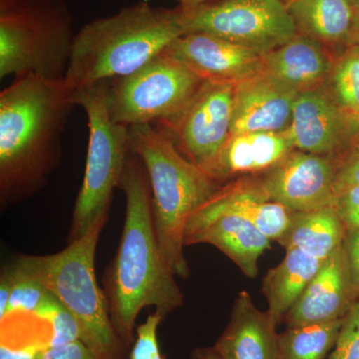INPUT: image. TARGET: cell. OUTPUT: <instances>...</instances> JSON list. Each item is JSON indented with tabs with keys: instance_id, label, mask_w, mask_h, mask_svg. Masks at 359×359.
<instances>
[{
	"instance_id": "21",
	"label": "cell",
	"mask_w": 359,
	"mask_h": 359,
	"mask_svg": "<svg viewBox=\"0 0 359 359\" xmlns=\"http://www.w3.org/2000/svg\"><path fill=\"white\" fill-rule=\"evenodd\" d=\"M287 6L299 34L325 47L353 39L358 13L346 0H294Z\"/></svg>"
},
{
	"instance_id": "32",
	"label": "cell",
	"mask_w": 359,
	"mask_h": 359,
	"mask_svg": "<svg viewBox=\"0 0 359 359\" xmlns=\"http://www.w3.org/2000/svg\"><path fill=\"white\" fill-rule=\"evenodd\" d=\"M344 248L348 259L356 297L359 301V230L346 231Z\"/></svg>"
},
{
	"instance_id": "20",
	"label": "cell",
	"mask_w": 359,
	"mask_h": 359,
	"mask_svg": "<svg viewBox=\"0 0 359 359\" xmlns=\"http://www.w3.org/2000/svg\"><path fill=\"white\" fill-rule=\"evenodd\" d=\"M323 261L299 250H287L282 262L264 276L262 292L266 313L278 327L320 269Z\"/></svg>"
},
{
	"instance_id": "27",
	"label": "cell",
	"mask_w": 359,
	"mask_h": 359,
	"mask_svg": "<svg viewBox=\"0 0 359 359\" xmlns=\"http://www.w3.org/2000/svg\"><path fill=\"white\" fill-rule=\"evenodd\" d=\"M327 359H359V301L344 318L337 344Z\"/></svg>"
},
{
	"instance_id": "28",
	"label": "cell",
	"mask_w": 359,
	"mask_h": 359,
	"mask_svg": "<svg viewBox=\"0 0 359 359\" xmlns=\"http://www.w3.org/2000/svg\"><path fill=\"white\" fill-rule=\"evenodd\" d=\"M163 320L164 318L155 311L137 328L130 359H163L157 337L158 327Z\"/></svg>"
},
{
	"instance_id": "30",
	"label": "cell",
	"mask_w": 359,
	"mask_h": 359,
	"mask_svg": "<svg viewBox=\"0 0 359 359\" xmlns=\"http://www.w3.org/2000/svg\"><path fill=\"white\" fill-rule=\"evenodd\" d=\"M36 359H98L81 340L48 346L37 353Z\"/></svg>"
},
{
	"instance_id": "9",
	"label": "cell",
	"mask_w": 359,
	"mask_h": 359,
	"mask_svg": "<svg viewBox=\"0 0 359 359\" xmlns=\"http://www.w3.org/2000/svg\"><path fill=\"white\" fill-rule=\"evenodd\" d=\"M181 22L184 33H205L261 55L299 34L283 0H219L182 8Z\"/></svg>"
},
{
	"instance_id": "16",
	"label": "cell",
	"mask_w": 359,
	"mask_h": 359,
	"mask_svg": "<svg viewBox=\"0 0 359 359\" xmlns=\"http://www.w3.org/2000/svg\"><path fill=\"white\" fill-rule=\"evenodd\" d=\"M297 95L263 71L238 82L233 93L231 135L287 131Z\"/></svg>"
},
{
	"instance_id": "17",
	"label": "cell",
	"mask_w": 359,
	"mask_h": 359,
	"mask_svg": "<svg viewBox=\"0 0 359 359\" xmlns=\"http://www.w3.org/2000/svg\"><path fill=\"white\" fill-rule=\"evenodd\" d=\"M276 327L269 313L259 311L249 292L243 290L214 348L223 359H280Z\"/></svg>"
},
{
	"instance_id": "23",
	"label": "cell",
	"mask_w": 359,
	"mask_h": 359,
	"mask_svg": "<svg viewBox=\"0 0 359 359\" xmlns=\"http://www.w3.org/2000/svg\"><path fill=\"white\" fill-rule=\"evenodd\" d=\"M344 320L287 327L278 334L280 359H327L337 344Z\"/></svg>"
},
{
	"instance_id": "8",
	"label": "cell",
	"mask_w": 359,
	"mask_h": 359,
	"mask_svg": "<svg viewBox=\"0 0 359 359\" xmlns=\"http://www.w3.org/2000/svg\"><path fill=\"white\" fill-rule=\"evenodd\" d=\"M204 81L164 52L132 74L109 81L108 113L127 127L167 124L183 112Z\"/></svg>"
},
{
	"instance_id": "40",
	"label": "cell",
	"mask_w": 359,
	"mask_h": 359,
	"mask_svg": "<svg viewBox=\"0 0 359 359\" xmlns=\"http://www.w3.org/2000/svg\"><path fill=\"white\" fill-rule=\"evenodd\" d=\"M356 122H358V126H359V116L358 118H356Z\"/></svg>"
},
{
	"instance_id": "24",
	"label": "cell",
	"mask_w": 359,
	"mask_h": 359,
	"mask_svg": "<svg viewBox=\"0 0 359 359\" xmlns=\"http://www.w3.org/2000/svg\"><path fill=\"white\" fill-rule=\"evenodd\" d=\"M330 93L347 114L359 116V45L347 51L332 67Z\"/></svg>"
},
{
	"instance_id": "6",
	"label": "cell",
	"mask_w": 359,
	"mask_h": 359,
	"mask_svg": "<svg viewBox=\"0 0 359 359\" xmlns=\"http://www.w3.org/2000/svg\"><path fill=\"white\" fill-rule=\"evenodd\" d=\"M74 39L65 0H0V78H65Z\"/></svg>"
},
{
	"instance_id": "19",
	"label": "cell",
	"mask_w": 359,
	"mask_h": 359,
	"mask_svg": "<svg viewBox=\"0 0 359 359\" xmlns=\"http://www.w3.org/2000/svg\"><path fill=\"white\" fill-rule=\"evenodd\" d=\"M262 61L264 73L299 94L327 84L334 67L327 47L299 33Z\"/></svg>"
},
{
	"instance_id": "29",
	"label": "cell",
	"mask_w": 359,
	"mask_h": 359,
	"mask_svg": "<svg viewBox=\"0 0 359 359\" xmlns=\"http://www.w3.org/2000/svg\"><path fill=\"white\" fill-rule=\"evenodd\" d=\"M346 231L359 230V185L335 194L334 205Z\"/></svg>"
},
{
	"instance_id": "39",
	"label": "cell",
	"mask_w": 359,
	"mask_h": 359,
	"mask_svg": "<svg viewBox=\"0 0 359 359\" xmlns=\"http://www.w3.org/2000/svg\"><path fill=\"white\" fill-rule=\"evenodd\" d=\"M283 2H285V4H289L290 2L294 1V0H283Z\"/></svg>"
},
{
	"instance_id": "3",
	"label": "cell",
	"mask_w": 359,
	"mask_h": 359,
	"mask_svg": "<svg viewBox=\"0 0 359 359\" xmlns=\"http://www.w3.org/2000/svg\"><path fill=\"white\" fill-rule=\"evenodd\" d=\"M182 8L141 1L90 21L75 35L65 80L77 90L127 76L164 53L184 34Z\"/></svg>"
},
{
	"instance_id": "35",
	"label": "cell",
	"mask_w": 359,
	"mask_h": 359,
	"mask_svg": "<svg viewBox=\"0 0 359 359\" xmlns=\"http://www.w3.org/2000/svg\"><path fill=\"white\" fill-rule=\"evenodd\" d=\"M190 359H223L217 353L216 349L212 347H200L196 348L191 354Z\"/></svg>"
},
{
	"instance_id": "13",
	"label": "cell",
	"mask_w": 359,
	"mask_h": 359,
	"mask_svg": "<svg viewBox=\"0 0 359 359\" xmlns=\"http://www.w3.org/2000/svg\"><path fill=\"white\" fill-rule=\"evenodd\" d=\"M165 53L211 81L238 84L263 69L257 51L205 33H184Z\"/></svg>"
},
{
	"instance_id": "12",
	"label": "cell",
	"mask_w": 359,
	"mask_h": 359,
	"mask_svg": "<svg viewBox=\"0 0 359 359\" xmlns=\"http://www.w3.org/2000/svg\"><path fill=\"white\" fill-rule=\"evenodd\" d=\"M215 194L189 219L184 244L214 245L245 276L255 278L259 273V259L271 248V241L249 219L219 202Z\"/></svg>"
},
{
	"instance_id": "31",
	"label": "cell",
	"mask_w": 359,
	"mask_h": 359,
	"mask_svg": "<svg viewBox=\"0 0 359 359\" xmlns=\"http://www.w3.org/2000/svg\"><path fill=\"white\" fill-rule=\"evenodd\" d=\"M359 185V146L340 160L335 176L334 192Z\"/></svg>"
},
{
	"instance_id": "11",
	"label": "cell",
	"mask_w": 359,
	"mask_h": 359,
	"mask_svg": "<svg viewBox=\"0 0 359 359\" xmlns=\"http://www.w3.org/2000/svg\"><path fill=\"white\" fill-rule=\"evenodd\" d=\"M339 165L334 158L295 149L257 177L269 201L294 212L314 211L334 205Z\"/></svg>"
},
{
	"instance_id": "4",
	"label": "cell",
	"mask_w": 359,
	"mask_h": 359,
	"mask_svg": "<svg viewBox=\"0 0 359 359\" xmlns=\"http://www.w3.org/2000/svg\"><path fill=\"white\" fill-rule=\"evenodd\" d=\"M129 140L132 152L147 172L161 252L174 275L187 280L190 276L184 255L187 224L222 185L184 157L154 125L129 127Z\"/></svg>"
},
{
	"instance_id": "18",
	"label": "cell",
	"mask_w": 359,
	"mask_h": 359,
	"mask_svg": "<svg viewBox=\"0 0 359 359\" xmlns=\"http://www.w3.org/2000/svg\"><path fill=\"white\" fill-rule=\"evenodd\" d=\"M294 150L287 131L231 135L207 173L219 184L233 177L263 174Z\"/></svg>"
},
{
	"instance_id": "14",
	"label": "cell",
	"mask_w": 359,
	"mask_h": 359,
	"mask_svg": "<svg viewBox=\"0 0 359 359\" xmlns=\"http://www.w3.org/2000/svg\"><path fill=\"white\" fill-rule=\"evenodd\" d=\"M344 244L323 261L299 299L285 316L287 327L342 320L358 302Z\"/></svg>"
},
{
	"instance_id": "26",
	"label": "cell",
	"mask_w": 359,
	"mask_h": 359,
	"mask_svg": "<svg viewBox=\"0 0 359 359\" xmlns=\"http://www.w3.org/2000/svg\"><path fill=\"white\" fill-rule=\"evenodd\" d=\"M50 327L49 346H61L80 340L79 327L74 316L61 304L55 295L48 299L34 313Z\"/></svg>"
},
{
	"instance_id": "34",
	"label": "cell",
	"mask_w": 359,
	"mask_h": 359,
	"mask_svg": "<svg viewBox=\"0 0 359 359\" xmlns=\"http://www.w3.org/2000/svg\"><path fill=\"white\" fill-rule=\"evenodd\" d=\"M39 353L33 349H13L1 346V359H36Z\"/></svg>"
},
{
	"instance_id": "15",
	"label": "cell",
	"mask_w": 359,
	"mask_h": 359,
	"mask_svg": "<svg viewBox=\"0 0 359 359\" xmlns=\"http://www.w3.org/2000/svg\"><path fill=\"white\" fill-rule=\"evenodd\" d=\"M347 115L323 85L297 96L287 132L297 150L339 162L347 141Z\"/></svg>"
},
{
	"instance_id": "22",
	"label": "cell",
	"mask_w": 359,
	"mask_h": 359,
	"mask_svg": "<svg viewBox=\"0 0 359 359\" xmlns=\"http://www.w3.org/2000/svg\"><path fill=\"white\" fill-rule=\"evenodd\" d=\"M346 229L334 207L308 212H294L289 229L278 241L285 250H299L325 261L339 250Z\"/></svg>"
},
{
	"instance_id": "10",
	"label": "cell",
	"mask_w": 359,
	"mask_h": 359,
	"mask_svg": "<svg viewBox=\"0 0 359 359\" xmlns=\"http://www.w3.org/2000/svg\"><path fill=\"white\" fill-rule=\"evenodd\" d=\"M235 86L205 80L176 119L155 126L184 157L205 172L230 138Z\"/></svg>"
},
{
	"instance_id": "33",
	"label": "cell",
	"mask_w": 359,
	"mask_h": 359,
	"mask_svg": "<svg viewBox=\"0 0 359 359\" xmlns=\"http://www.w3.org/2000/svg\"><path fill=\"white\" fill-rule=\"evenodd\" d=\"M11 290H13V282H11V273L6 268L2 271L1 280H0V318L1 320L6 316Z\"/></svg>"
},
{
	"instance_id": "37",
	"label": "cell",
	"mask_w": 359,
	"mask_h": 359,
	"mask_svg": "<svg viewBox=\"0 0 359 359\" xmlns=\"http://www.w3.org/2000/svg\"><path fill=\"white\" fill-rule=\"evenodd\" d=\"M353 39L354 41H355L356 45H359V14L358 15V20H356V25L355 28H354Z\"/></svg>"
},
{
	"instance_id": "5",
	"label": "cell",
	"mask_w": 359,
	"mask_h": 359,
	"mask_svg": "<svg viewBox=\"0 0 359 359\" xmlns=\"http://www.w3.org/2000/svg\"><path fill=\"white\" fill-rule=\"evenodd\" d=\"M108 218L98 219L83 237L57 254L22 256L16 263L39 278L74 316L80 340L98 359H122L125 347L111 320L105 292L95 275V252Z\"/></svg>"
},
{
	"instance_id": "7",
	"label": "cell",
	"mask_w": 359,
	"mask_h": 359,
	"mask_svg": "<svg viewBox=\"0 0 359 359\" xmlns=\"http://www.w3.org/2000/svg\"><path fill=\"white\" fill-rule=\"evenodd\" d=\"M109 81L75 90L74 99L87 115L89 139L81 189L75 202L68 241L83 237L98 219L108 218L131 153L129 127L111 119L107 108Z\"/></svg>"
},
{
	"instance_id": "25",
	"label": "cell",
	"mask_w": 359,
	"mask_h": 359,
	"mask_svg": "<svg viewBox=\"0 0 359 359\" xmlns=\"http://www.w3.org/2000/svg\"><path fill=\"white\" fill-rule=\"evenodd\" d=\"M7 269L11 273L13 290L4 318L13 313H34L51 292L39 278L28 273L16 262Z\"/></svg>"
},
{
	"instance_id": "1",
	"label": "cell",
	"mask_w": 359,
	"mask_h": 359,
	"mask_svg": "<svg viewBox=\"0 0 359 359\" xmlns=\"http://www.w3.org/2000/svg\"><path fill=\"white\" fill-rule=\"evenodd\" d=\"M65 78L14 77L0 93V202L39 192L60 164L62 135L74 106Z\"/></svg>"
},
{
	"instance_id": "38",
	"label": "cell",
	"mask_w": 359,
	"mask_h": 359,
	"mask_svg": "<svg viewBox=\"0 0 359 359\" xmlns=\"http://www.w3.org/2000/svg\"><path fill=\"white\" fill-rule=\"evenodd\" d=\"M351 6L353 7L354 11H356L358 15L359 14V0H346Z\"/></svg>"
},
{
	"instance_id": "36",
	"label": "cell",
	"mask_w": 359,
	"mask_h": 359,
	"mask_svg": "<svg viewBox=\"0 0 359 359\" xmlns=\"http://www.w3.org/2000/svg\"><path fill=\"white\" fill-rule=\"evenodd\" d=\"M219 1V0H178L180 7L183 9H192L210 4V2Z\"/></svg>"
},
{
	"instance_id": "2",
	"label": "cell",
	"mask_w": 359,
	"mask_h": 359,
	"mask_svg": "<svg viewBox=\"0 0 359 359\" xmlns=\"http://www.w3.org/2000/svg\"><path fill=\"white\" fill-rule=\"evenodd\" d=\"M119 188L126 199V214L119 248L104 278V292L116 334L126 349L142 309L153 306L165 318L183 304L184 294L156 236L147 172L132 151Z\"/></svg>"
}]
</instances>
